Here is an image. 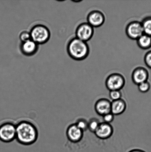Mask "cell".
<instances>
[{"label":"cell","instance_id":"obj_1","mask_svg":"<svg viewBox=\"0 0 151 152\" xmlns=\"http://www.w3.org/2000/svg\"><path fill=\"white\" fill-rule=\"evenodd\" d=\"M16 138L22 145H29L36 142L38 139V129L35 125L27 121H22L16 125Z\"/></svg>","mask_w":151,"mask_h":152},{"label":"cell","instance_id":"obj_2","mask_svg":"<svg viewBox=\"0 0 151 152\" xmlns=\"http://www.w3.org/2000/svg\"><path fill=\"white\" fill-rule=\"evenodd\" d=\"M67 48L69 56L76 61L84 60L88 57L90 53V47L87 43L76 37L69 41Z\"/></svg>","mask_w":151,"mask_h":152},{"label":"cell","instance_id":"obj_3","mask_svg":"<svg viewBox=\"0 0 151 152\" xmlns=\"http://www.w3.org/2000/svg\"><path fill=\"white\" fill-rule=\"evenodd\" d=\"M30 33L31 39L38 44L46 42L50 38L49 30L43 25H38L33 27Z\"/></svg>","mask_w":151,"mask_h":152},{"label":"cell","instance_id":"obj_4","mask_svg":"<svg viewBox=\"0 0 151 152\" xmlns=\"http://www.w3.org/2000/svg\"><path fill=\"white\" fill-rule=\"evenodd\" d=\"M16 125L11 122H6L0 125V140L9 143L16 138Z\"/></svg>","mask_w":151,"mask_h":152},{"label":"cell","instance_id":"obj_5","mask_svg":"<svg viewBox=\"0 0 151 152\" xmlns=\"http://www.w3.org/2000/svg\"><path fill=\"white\" fill-rule=\"evenodd\" d=\"M126 80L124 76L119 73H113L109 75L105 80L106 88L110 91L120 90L124 88Z\"/></svg>","mask_w":151,"mask_h":152},{"label":"cell","instance_id":"obj_6","mask_svg":"<svg viewBox=\"0 0 151 152\" xmlns=\"http://www.w3.org/2000/svg\"><path fill=\"white\" fill-rule=\"evenodd\" d=\"M94 28L87 22L80 24L75 31L76 38L87 42L91 40L94 35Z\"/></svg>","mask_w":151,"mask_h":152},{"label":"cell","instance_id":"obj_7","mask_svg":"<svg viewBox=\"0 0 151 152\" xmlns=\"http://www.w3.org/2000/svg\"><path fill=\"white\" fill-rule=\"evenodd\" d=\"M125 32L130 39L137 41L144 34L141 22L137 20L130 22L126 28Z\"/></svg>","mask_w":151,"mask_h":152},{"label":"cell","instance_id":"obj_8","mask_svg":"<svg viewBox=\"0 0 151 152\" xmlns=\"http://www.w3.org/2000/svg\"><path fill=\"white\" fill-rule=\"evenodd\" d=\"M87 23L93 28H99L104 23L105 16L103 12L95 10L89 13L87 16Z\"/></svg>","mask_w":151,"mask_h":152},{"label":"cell","instance_id":"obj_9","mask_svg":"<svg viewBox=\"0 0 151 152\" xmlns=\"http://www.w3.org/2000/svg\"><path fill=\"white\" fill-rule=\"evenodd\" d=\"M149 76L147 69L143 66H138L133 70L131 79L133 83L138 86L140 83L147 81Z\"/></svg>","mask_w":151,"mask_h":152},{"label":"cell","instance_id":"obj_10","mask_svg":"<svg viewBox=\"0 0 151 152\" xmlns=\"http://www.w3.org/2000/svg\"><path fill=\"white\" fill-rule=\"evenodd\" d=\"M68 140L71 142L77 143L80 141L83 136V132L75 124L70 125L66 131Z\"/></svg>","mask_w":151,"mask_h":152},{"label":"cell","instance_id":"obj_11","mask_svg":"<svg viewBox=\"0 0 151 152\" xmlns=\"http://www.w3.org/2000/svg\"><path fill=\"white\" fill-rule=\"evenodd\" d=\"M113 128L111 125L103 122L100 123L94 133L98 138L105 140L110 138L113 134Z\"/></svg>","mask_w":151,"mask_h":152},{"label":"cell","instance_id":"obj_12","mask_svg":"<svg viewBox=\"0 0 151 152\" xmlns=\"http://www.w3.org/2000/svg\"><path fill=\"white\" fill-rule=\"evenodd\" d=\"M111 102L106 98H101L96 102L95 110L98 114L103 116L111 113Z\"/></svg>","mask_w":151,"mask_h":152},{"label":"cell","instance_id":"obj_13","mask_svg":"<svg viewBox=\"0 0 151 152\" xmlns=\"http://www.w3.org/2000/svg\"><path fill=\"white\" fill-rule=\"evenodd\" d=\"M38 48V44L32 39L22 43L21 50L24 54L27 56L35 54Z\"/></svg>","mask_w":151,"mask_h":152},{"label":"cell","instance_id":"obj_14","mask_svg":"<svg viewBox=\"0 0 151 152\" xmlns=\"http://www.w3.org/2000/svg\"><path fill=\"white\" fill-rule=\"evenodd\" d=\"M126 108V102L121 98L111 102V113L114 115H119L125 112Z\"/></svg>","mask_w":151,"mask_h":152},{"label":"cell","instance_id":"obj_15","mask_svg":"<svg viewBox=\"0 0 151 152\" xmlns=\"http://www.w3.org/2000/svg\"><path fill=\"white\" fill-rule=\"evenodd\" d=\"M137 44L140 48L147 50L151 48V37L143 34L137 40Z\"/></svg>","mask_w":151,"mask_h":152},{"label":"cell","instance_id":"obj_16","mask_svg":"<svg viewBox=\"0 0 151 152\" xmlns=\"http://www.w3.org/2000/svg\"><path fill=\"white\" fill-rule=\"evenodd\" d=\"M141 23L144 34L151 37V16L144 18Z\"/></svg>","mask_w":151,"mask_h":152},{"label":"cell","instance_id":"obj_17","mask_svg":"<svg viewBox=\"0 0 151 152\" xmlns=\"http://www.w3.org/2000/svg\"><path fill=\"white\" fill-rule=\"evenodd\" d=\"M100 123L98 120L96 118H92L88 122V129L90 132H95L98 128Z\"/></svg>","mask_w":151,"mask_h":152},{"label":"cell","instance_id":"obj_18","mask_svg":"<svg viewBox=\"0 0 151 152\" xmlns=\"http://www.w3.org/2000/svg\"><path fill=\"white\" fill-rule=\"evenodd\" d=\"M77 126L83 132L88 129V122L84 119H80L75 123Z\"/></svg>","mask_w":151,"mask_h":152},{"label":"cell","instance_id":"obj_19","mask_svg":"<svg viewBox=\"0 0 151 152\" xmlns=\"http://www.w3.org/2000/svg\"><path fill=\"white\" fill-rule=\"evenodd\" d=\"M139 90L142 93H146L150 88V84L148 81L143 82L138 85Z\"/></svg>","mask_w":151,"mask_h":152},{"label":"cell","instance_id":"obj_20","mask_svg":"<svg viewBox=\"0 0 151 152\" xmlns=\"http://www.w3.org/2000/svg\"><path fill=\"white\" fill-rule=\"evenodd\" d=\"M109 97L112 101L117 100L121 99L122 93L120 90H113L110 91L109 94Z\"/></svg>","mask_w":151,"mask_h":152},{"label":"cell","instance_id":"obj_21","mask_svg":"<svg viewBox=\"0 0 151 152\" xmlns=\"http://www.w3.org/2000/svg\"><path fill=\"white\" fill-rule=\"evenodd\" d=\"M144 60L146 66L151 69V50L146 53L144 56Z\"/></svg>","mask_w":151,"mask_h":152},{"label":"cell","instance_id":"obj_22","mask_svg":"<svg viewBox=\"0 0 151 152\" xmlns=\"http://www.w3.org/2000/svg\"><path fill=\"white\" fill-rule=\"evenodd\" d=\"M114 119V115L111 113H108L103 116V119L104 123L110 124L113 122Z\"/></svg>","mask_w":151,"mask_h":152},{"label":"cell","instance_id":"obj_23","mask_svg":"<svg viewBox=\"0 0 151 152\" xmlns=\"http://www.w3.org/2000/svg\"><path fill=\"white\" fill-rule=\"evenodd\" d=\"M20 39L22 42L31 39L30 33L27 32H22L20 34Z\"/></svg>","mask_w":151,"mask_h":152},{"label":"cell","instance_id":"obj_24","mask_svg":"<svg viewBox=\"0 0 151 152\" xmlns=\"http://www.w3.org/2000/svg\"><path fill=\"white\" fill-rule=\"evenodd\" d=\"M129 152H146L142 150L139 149H134L131 150Z\"/></svg>","mask_w":151,"mask_h":152}]
</instances>
